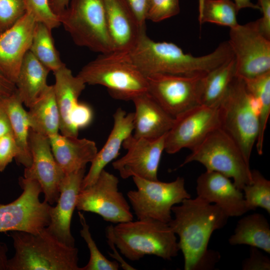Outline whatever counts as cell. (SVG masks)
Wrapping results in <instances>:
<instances>
[{
  "mask_svg": "<svg viewBox=\"0 0 270 270\" xmlns=\"http://www.w3.org/2000/svg\"><path fill=\"white\" fill-rule=\"evenodd\" d=\"M174 217L168 223L179 238L180 250L184 270H212L220 260V254L208 248L214 231L226 224L228 216L218 206L197 196L184 199L172 208Z\"/></svg>",
  "mask_w": 270,
  "mask_h": 270,
  "instance_id": "1",
  "label": "cell"
},
{
  "mask_svg": "<svg viewBox=\"0 0 270 270\" xmlns=\"http://www.w3.org/2000/svg\"><path fill=\"white\" fill-rule=\"evenodd\" d=\"M128 54L146 77L158 74L204 76L234 57L228 41L220 44L210 54L194 56L184 52L174 43L154 41L148 36L146 30Z\"/></svg>",
  "mask_w": 270,
  "mask_h": 270,
  "instance_id": "2",
  "label": "cell"
},
{
  "mask_svg": "<svg viewBox=\"0 0 270 270\" xmlns=\"http://www.w3.org/2000/svg\"><path fill=\"white\" fill-rule=\"evenodd\" d=\"M106 235L120 253L132 261L146 255L170 260L180 251L176 235L168 223L153 219L132 220L108 226Z\"/></svg>",
  "mask_w": 270,
  "mask_h": 270,
  "instance_id": "3",
  "label": "cell"
},
{
  "mask_svg": "<svg viewBox=\"0 0 270 270\" xmlns=\"http://www.w3.org/2000/svg\"><path fill=\"white\" fill-rule=\"evenodd\" d=\"M10 232L15 254L8 270H80L78 249L60 241L46 227L37 234Z\"/></svg>",
  "mask_w": 270,
  "mask_h": 270,
  "instance_id": "4",
  "label": "cell"
},
{
  "mask_svg": "<svg viewBox=\"0 0 270 270\" xmlns=\"http://www.w3.org/2000/svg\"><path fill=\"white\" fill-rule=\"evenodd\" d=\"M218 108L220 128L234 141L250 164L258 133V100L248 92L244 80L235 76Z\"/></svg>",
  "mask_w": 270,
  "mask_h": 270,
  "instance_id": "5",
  "label": "cell"
},
{
  "mask_svg": "<svg viewBox=\"0 0 270 270\" xmlns=\"http://www.w3.org/2000/svg\"><path fill=\"white\" fill-rule=\"evenodd\" d=\"M76 76L86 84L105 86L116 99L132 100L148 92L146 77L134 65L128 53L112 51L100 54Z\"/></svg>",
  "mask_w": 270,
  "mask_h": 270,
  "instance_id": "6",
  "label": "cell"
},
{
  "mask_svg": "<svg viewBox=\"0 0 270 270\" xmlns=\"http://www.w3.org/2000/svg\"><path fill=\"white\" fill-rule=\"evenodd\" d=\"M180 167L192 162L202 164L207 171H214L232 178L242 191L252 182L250 164L234 141L220 127L210 132L191 150Z\"/></svg>",
  "mask_w": 270,
  "mask_h": 270,
  "instance_id": "7",
  "label": "cell"
},
{
  "mask_svg": "<svg viewBox=\"0 0 270 270\" xmlns=\"http://www.w3.org/2000/svg\"><path fill=\"white\" fill-rule=\"evenodd\" d=\"M58 18L77 46L100 54L113 50L103 0H70Z\"/></svg>",
  "mask_w": 270,
  "mask_h": 270,
  "instance_id": "8",
  "label": "cell"
},
{
  "mask_svg": "<svg viewBox=\"0 0 270 270\" xmlns=\"http://www.w3.org/2000/svg\"><path fill=\"white\" fill-rule=\"evenodd\" d=\"M136 190H130L127 196L138 220L153 219L168 223L172 208L184 199L190 198L183 178L170 182L152 180L132 176Z\"/></svg>",
  "mask_w": 270,
  "mask_h": 270,
  "instance_id": "9",
  "label": "cell"
},
{
  "mask_svg": "<svg viewBox=\"0 0 270 270\" xmlns=\"http://www.w3.org/2000/svg\"><path fill=\"white\" fill-rule=\"evenodd\" d=\"M18 180L22 190L20 196L9 204H0V232L37 234L49 224L51 206L44 200L40 201L42 190L38 182L24 177Z\"/></svg>",
  "mask_w": 270,
  "mask_h": 270,
  "instance_id": "10",
  "label": "cell"
},
{
  "mask_svg": "<svg viewBox=\"0 0 270 270\" xmlns=\"http://www.w3.org/2000/svg\"><path fill=\"white\" fill-rule=\"evenodd\" d=\"M228 43L235 61V76L253 78L270 71V40L256 20L230 28Z\"/></svg>",
  "mask_w": 270,
  "mask_h": 270,
  "instance_id": "11",
  "label": "cell"
},
{
  "mask_svg": "<svg viewBox=\"0 0 270 270\" xmlns=\"http://www.w3.org/2000/svg\"><path fill=\"white\" fill-rule=\"evenodd\" d=\"M118 183L116 176L104 169L93 184L80 190L76 208L96 214L115 224L133 220L130 206L118 190Z\"/></svg>",
  "mask_w": 270,
  "mask_h": 270,
  "instance_id": "12",
  "label": "cell"
},
{
  "mask_svg": "<svg viewBox=\"0 0 270 270\" xmlns=\"http://www.w3.org/2000/svg\"><path fill=\"white\" fill-rule=\"evenodd\" d=\"M204 76L154 74L146 77L148 92L174 118L200 104Z\"/></svg>",
  "mask_w": 270,
  "mask_h": 270,
  "instance_id": "13",
  "label": "cell"
},
{
  "mask_svg": "<svg viewBox=\"0 0 270 270\" xmlns=\"http://www.w3.org/2000/svg\"><path fill=\"white\" fill-rule=\"evenodd\" d=\"M220 127L218 106L198 105L174 118L166 134L164 150L174 154L184 148L191 150Z\"/></svg>",
  "mask_w": 270,
  "mask_h": 270,
  "instance_id": "14",
  "label": "cell"
},
{
  "mask_svg": "<svg viewBox=\"0 0 270 270\" xmlns=\"http://www.w3.org/2000/svg\"><path fill=\"white\" fill-rule=\"evenodd\" d=\"M166 134L156 140L136 138L130 134L122 144L127 152L112 162L114 168L124 179L137 176L148 180H158V171L164 150Z\"/></svg>",
  "mask_w": 270,
  "mask_h": 270,
  "instance_id": "15",
  "label": "cell"
},
{
  "mask_svg": "<svg viewBox=\"0 0 270 270\" xmlns=\"http://www.w3.org/2000/svg\"><path fill=\"white\" fill-rule=\"evenodd\" d=\"M28 140L32 163L24 168V177L38 182L44 200L53 204L58 200L60 184L66 174L54 158L48 137L30 129Z\"/></svg>",
  "mask_w": 270,
  "mask_h": 270,
  "instance_id": "16",
  "label": "cell"
},
{
  "mask_svg": "<svg viewBox=\"0 0 270 270\" xmlns=\"http://www.w3.org/2000/svg\"><path fill=\"white\" fill-rule=\"evenodd\" d=\"M36 22L28 14L0 34V73L15 84L22 60L30 50Z\"/></svg>",
  "mask_w": 270,
  "mask_h": 270,
  "instance_id": "17",
  "label": "cell"
},
{
  "mask_svg": "<svg viewBox=\"0 0 270 270\" xmlns=\"http://www.w3.org/2000/svg\"><path fill=\"white\" fill-rule=\"evenodd\" d=\"M85 170L65 174L60 184L56 204L51 206L50 210V222L47 228L60 241L70 246H75V240L70 230L71 220Z\"/></svg>",
  "mask_w": 270,
  "mask_h": 270,
  "instance_id": "18",
  "label": "cell"
},
{
  "mask_svg": "<svg viewBox=\"0 0 270 270\" xmlns=\"http://www.w3.org/2000/svg\"><path fill=\"white\" fill-rule=\"evenodd\" d=\"M196 182L197 196L216 204L228 217L240 216L249 211L242 191L222 174L206 170Z\"/></svg>",
  "mask_w": 270,
  "mask_h": 270,
  "instance_id": "19",
  "label": "cell"
},
{
  "mask_svg": "<svg viewBox=\"0 0 270 270\" xmlns=\"http://www.w3.org/2000/svg\"><path fill=\"white\" fill-rule=\"evenodd\" d=\"M113 50L129 53L146 31L126 0H103Z\"/></svg>",
  "mask_w": 270,
  "mask_h": 270,
  "instance_id": "20",
  "label": "cell"
},
{
  "mask_svg": "<svg viewBox=\"0 0 270 270\" xmlns=\"http://www.w3.org/2000/svg\"><path fill=\"white\" fill-rule=\"evenodd\" d=\"M132 100L135 106L134 136L156 140L168 132L174 118L167 113L148 92L134 97Z\"/></svg>",
  "mask_w": 270,
  "mask_h": 270,
  "instance_id": "21",
  "label": "cell"
},
{
  "mask_svg": "<svg viewBox=\"0 0 270 270\" xmlns=\"http://www.w3.org/2000/svg\"><path fill=\"white\" fill-rule=\"evenodd\" d=\"M114 126L108 138L91 162L82 184L81 189L93 184L105 166L119 155L124 141L134 130V112L126 113L118 108L113 115Z\"/></svg>",
  "mask_w": 270,
  "mask_h": 270,
  "instance_id": "22",
  "label": "cell"
},
{
  "mask_svg": "<svg viewBox=\"0 0 270 270\" xmlns=\"http://www.w3.org/2000/svg\"><path fill=\"white\" fill-rule=\"evenodd\" d=\"M53 72L55 78L54 90L60 114V130L62 135L78 137V130L72 125L70 118L86 84L80 77L74 76L66 64Z\"/></svg>",
  "mask_w": 270,
  "mask_h": 270,
  "instance_id": "23",
  "label": "cell"
},
{
  "mask_svg": "<svg viewBox=\"0 0 270 270\" xmlns=\"http://www.w3.org/2000/svg\"><path fill=\"white\" fill-rule=\"evenodd\" d=\"M52 151L65 174L86 168L98 152L94 142L58 133L48 137Z\"/></svg>",
  "mask_w": 270,
  "mask_h": 270,
  "instance_id": "24",
  "label": "cell"
},
{
  "mask_svg": "<svg viewBox=\"0 0 270 270\" xmlns=\"http://www.w3.org/2000/svg\"><path fill=\"white\" fill-rule=\"evenodd\" d=\"M50 71L30 50L26 53L15 85L17 94L22 103L28 108L48 87L47 78Z\"/></svg>",
  "mask_w": 270,
  "mask_h": 270,
  "instance_id": "25",
  "label": "cell"
},
{
  "mask_svg": "<svg viewBox=\"0 0 270 270\" xmlns=\"http://www.w3.org/2000/svg\"><path fill=\"white\" fill-rule=\"evenodd\" d=\"M0 103L8 116L17 146L18 153L16 161L25 168H28L32 164V156L29 146L30 127L27 112L24 108L16 91L9 96L0 98Z\"/></svg>",
  "mask_w": 270,
  "mask_h": 270,
  "instance_id": "26",
  "label": "cell"
},
{
  "mask_svg": "<svg viewBox=\"0 0 270 270\" xmlns=\"http://www.w3.org/2000/svg\"><path fill=\"white\" fill-rule=\"evenodd\" d=\"M28 108L26 112L30 129L48 137L58 133L60 114L53 85H48Z\"/></svg>",
  "mask_w": 270,
  "mask_h": 270,
  "instance_id": "27",
  "label": "cell"
},
{
  "mask_svg": "<svg viewBox=\"0 0 270 270\" xmlns=\"http://www.w3.org/2000/svg\"><path fill=\"white\" fill-rule=\"evenodd\" d=\"M228 242L232 246L248 245L270 254V226L268 220L259 213L244 216L238 222Z\"/></svg>",
  "mask_w": 270,
  "mask_h": 270,
  "instance_id": "28",
  "label": "cell"
},
{
  "mask_svg": "<svg viewBox=\"0 0 270 270\" xmlns=\"http://www.w3.org/2000/svg\"><path fill=\"white\" fill-rule=\"evenodd\" d=\"M234 76V56L203 76L200 104L218 106Z\"/></svg>",
  "mask_w": 270,
  "mask_h": 270,
  "instance_id": "29",
  "label": "cell"
},
{
  "mask_svg": "<svg viewBox=\"0 0 270 270\" xmlns=\"http://www.w3.org/2000/svg\"><path fill=\"white\" fill-rule=\"evenodd\" d=\"M248 92L260 105L259 129L256 144L260 155L263 152L265 131L270 114V71L250 78H242Z\"/></svg>",
  "mask_w": 270,
  "mask_h": 270,
  "instance_id": "30",
  "label": "cell"
},
{
  "mask_svg": "<svg viewBox=\"0 0 270 270\" xmlns=\"http://www.w3.org/2000/svg\"><path fill=\"white\" fill-rule=\"evenodd\" d=\"M51 30L44 24L36 22L30 51L50 71L54 72L65 64L55 47Z\"/></svg>",
  "mask_w": 270,
  "mask_h": 270,
  "instance_id": "31",
  "label": "cell"
},
{
  "mask_svg": "<svg viewBox=\"0 0 270 270\" xmlns=\"http://www.w3.org/2000/svg\"><path fill=\"white\" fill-rule=\"evenodd\" d=\"M198 21L232 28L238 24L236 6L232 0H202L198 2Z\"/></svg>",
  "mask_w": 270,
  "mask_h": 270,
  "instance_id": "32",
  "label": "cell"
},
{
  "mask_svg": "<svg viewBox=\"0 0 270 270\" xmlns=\"http://www.w3.org/2000/svg\"><path fill=\"white\" fill-rule=\"evenodd\" d=\"M242 191L249 211L260 208L270 214V181L260 172L252 170V182Z\"/></svg>",
  "mask_w": 270,
  "mask_h": 270,
  "instance_id": "33",
  "label": "cell"
},
{
  "mask_svg": "<svg viewBox=\"0 0 270 270\" xmlns=\"http://www.w3.org/2000/svg\"><path fill=\"white\" fill-rule=\"evenodd\" d=\"M78 214L82 226L80 234L86 242L90 254L88 262L85 266L80 268V270H118L119 263L116 260H108L98 250L92 236L89 226L84 214L79 211Z\"/></svg>",
  "mask_w": 270,
  "mask_h": 270,
  "instance_id": "34",
  "label": "cell"
},
{
  "mask_svg": "<svg viewBox=\"0 0 270 270\" xmlns=\"http://www.w3.org/2000/svg\"><path fill=\"white\" fill-rule=\"evenodd\" d=\"M26 13L24 0H0V34L14 26Z\"/></svg>",
  "mask_w": 270,
  "mask_h": 270,
  "instance_id": "35",
  "label": "cell"
},
{
  "mask_svg": "<svg viewBox=\"0 0 270 270\" xmlns=\"http://www.w3.org/2000/svg\"><path fill=\"white\" fill-rule=\"evenodd\" d=\"M26 12L32 15L36 22L44 24L50 29L60 25L58 17L52 10L49 0H24Z\"/></svg>",
  "mask_w": 270,
  "mask_h": 270,
  "instance_id": "36",
  "label": "cell"
},
{
  "mask_svg": "<svg viewBox=\"0 0 270 270\" xmlns=\"http://www.w3.org/2000/svg\"><path fill=\"white\" fill-rule=\"evenodd\" d=\"M180 12L179 0H149L146 20L158 22Z\"/></svg>",
  "mask_w": 270,
  "mask_h": 270,
  "instance_id": "37",
  "label": "cell"
},
{
  "mask_svg": "<svg viewBox=\"0 0 270 270\" xmlns=\"http://www.w3.org/2000/svg\"><path fill=\"white\" fill-rule=\"evenodd\" d=\"M18 150L12 133L10 132L0 138V172L15 158Z\"/></svg>",
  "mask_w": 270,
  "mask_h": 270,
  "instance_id": "38",
  "label": "cell"
},
{
  "mask_svg": "<svg viewBox=\"0 0 270 270\" xmlns=\"http://www.w3.org/2000/svg\"><path fill=\"white\" fill-rule=\"evenodd\" d=\"M243 270H270V259L261 252L258 248L252 247L250 256L242 264Z\"/></svg>",
  "mask_w": 270,
  "mask_h": 270,
  "instance_id": "39",
  "label": "cell"
},
{
  "mask_svg": "<svg viewBox=\"0 0 270 270\" xmlns=\"http://www.w3.org/2000/svg\"><path fill=\"white\" fill-rule=\"evenodd\" d=\"M92 116V111L90 107L85 103L79 102L72 112L70 120L74 127L79 130L91 122Z\"/></svg>",
  "mask_w": 270,
  "mask_h": 270,
  "instance_id": "40",
  "label": "cell"
},
{
  "mask_svg": "<svg viewBox=\"0 0 270 270\" xmlns=\"http://www.w3.org/2000/svg\"><path fill=\"white\" fill-rule=\"evenodd\" d=\"M258 5L262 16L256 20L258 26L262 34L270 40V0H258Z\"/></svg>",
  "mask_w": 270,
  "mask_h": 270,
  "instance_id": "41",
  "label": "cell"
},
{
  "mask_svg": "<svg viewBox=\"0 0 270 270\" xmlns=\"http://www.w3.org/2000/svg\"><path fill=\"white\" fill-rule=\"evenodd\" d=\"M140 24L146 26L149 0H126Z\"/></svg>",
  "mask_w": 270,
  "mask_h": 270,
  "instance_id": "42",
  "label": "cell"
},
{
  "mask_svg": "<svg viewBox=\"0 0 270 270\" xmlns=\"http://www.w3.org/2000/svg\"><path fill=\"white\" fill-rule=\"evenodd\" d=\"M16 91V85L0 73V98L9 96Z\"/></svg>",
  "mask_w": 270,
  "mask_h": 270,
  "instance_id": "43",
  "label": "cell"
},
{
  "mask_svg": "<svg viewBox=\"0 0 270 270\" xmlns=\"http://www.w3.org/2000/svg\"><path fill=\"white\" fill-rule=\"evenodd\" d=\"M12 132L8 116L0 103V138Z\"/></svg>",
  "mask_w": 270,
  "mask_h": 270,
  "instance_id": "44",
  "label": "cell"
},
{
  "mask_svg": "<svg viewBox=\"0 0 270 270\" xmlns=\"http://www.w3.org/2000/svg\"><path fill=\"white\" fill-rule=\"evenodd\" d=\"M69 2L70 0H49L52 10L58 17L68 8Z\"/></svg>",
  "mask_w": 270,
  "mask_h": 270,
  "instance_id": "45",
  "label": "cell"
},
{
  "mask_svg": "<svg viewBox=\"0 0 270 270\" xmlns=\"http://www.w3.org/2000/svg\"><path fill=\"white\" fill-rule=\"evenodd\" d=\"M108 239L107 242L109 246H110V248L113 251V254H111L108 252L109 255L110 256L119 262L120 265L121 266L122 268L124 270H135L134 268L128 264V263H126L124 260L123 258L120 256L116 248V246L112 242V241L108 238H106Z\"/></svg>",
  "mask_w": 270,
  "mask_h": 270,
  "instance_id": "46",
  "label": "cell"
},
{
  "mask_svg": "<svg viewBox=\"0 0 270 270\" xmlns=\"http://www.w3.org/2000/svg\"><path fill=\"white\" fill-rule=\"evenodd\" d=\"M8 248L7 244L0 242V270H8V259L7 256Z\"/></svg>",
  "mask_w": 270,
  "mask_h": 270,
  "instance_id": "47",
  "label": "cell"
},
{
  "mask_svg": "<svg viewBox=\"0 0 270 270\" xmlns=\"http://www.w3.org/2000/svg\"><path fill=\"white\" fill-rule=\"evenodd\" d=\"M200 0H198V2ZM234 2L238 12L242 8H247L260 10V7L252 2L250 0H234Z\"/></svg>",
  "mask_w": 270,
  "mask_h": 270,
  "instance_id": "48",
  "label": "cell"
}]
</instances>
